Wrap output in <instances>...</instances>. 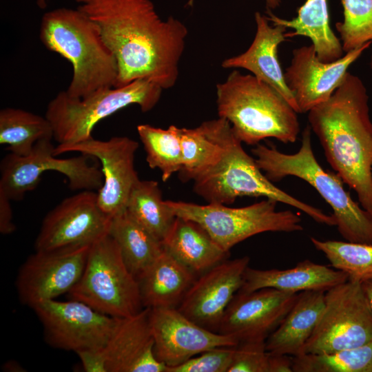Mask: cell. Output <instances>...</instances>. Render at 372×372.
<instances>
[{
    "mask_svg": "<svg viewBox=\"0 0 372 372\" xmlns=\"http://www.w3.org/2000/svg\"><path fill=\"white\" fill-rule=\"evenodd\" d=\"M37 4L41 9H45L47 7V0H37Z\"/></svg>",
    "mask_w": 372,
    "mask_h": 372,
    "instance_id": "obj_42",
    "label": "cell"
},
{
    "mask_svg": "<svg viewBox=\"0 0 372 372\" xmlns=\"http://www.w3.org/2000/svg\"><path fill=\"white\" fill-rule=\"evenodd\" d=\"M218 117L226 119L236 136L247 145L273 138L294 143L300 132L297 112L269 84L253 74L234 70L216 85Z\"/></svg>",
    "mask_w": 372,
    "mask_h": 372,
    "instance_id": "obj_4",
    "label": "cell"
},
{
    "mask_svg": "<svg viewBox=\"0 0 372 372\" xmlns=\"http://www.w3.org/2000/svg\"><path fill=\"white\" fill-rule=\"evenodd\" d=\"M298 295L273 288L238 291L225 311L218 333L232 336L238 342L266 340L282 322Z\"/></svg>",
    "mask_w": 372,
    "mask_h": 372,
    "instance_id": "obj_18",
    "label": "cell"
},
{
    "mask_svg": "<svg viewBox=\"0 0 372 372\" xmlns=\"http://www.w3.org/2000/svg\"><path fill=\"white\" fill-rule=\"evenodd\" d=\"M361 287L372 311V279L362 282Z\"/></svg>",
    "mask_w": 372,
    "mask_h": 372,
    "instance_id": "obj_40",
    "label": "cell"
},
{
    "mask_svg": "<svg viewBox=\"0 0 372 372\" xmlns=\"http://www.w3.org/2000/svg\"><path fill=\"white\" fill-rule=\"evenodd\" d=\"M101 350L87 351L77 354L85 371L105 372Z\"/></svg>",
    "mask_w": 372,
    "mask_h": 372,
    "instance_id": "obj_38",
    "label": "cell"
},
{
    "mask_svg": "<svg viewBox=\"0 0 372 372\" xmlns=\"http://www.w3.org/2000/svg\"><path fill=\"white\" fill-rule=\"evenodd\" d=\"M369 63H370V67H371V68L372 69V53H371V59H370V62H369Z\"/></svg>",
    "mask_w": 372,
    "mask_h": 372,
    "instance_id": "obj_43",
    "label": "cell"
},
{
    "mask_svg": "<svg viewBox=\"0 0 372 372\" xmlns=\"http://www.w3.org/2000/svg\"><path fill=\"white\" fill-rule=\"evenodd\" d=\"M151 308L119 318L107 343L102 349L105 372H165L156 358L150 324Z\"/></svg>",
    "mask_w": 372,
    "mask_h": 372,
    "instance_id": "obj_20",
    "label": "cell"
},
{
    "mask_svg": "<svg viewBox=\"0 0 372 372\" xmlns=\"http://www.w3.org/2000/svg\"><path fill=\"white\" fill-rule=\"evenodd\" d=\"M128 214L161 243L177 216L162 198L158 183L138 180L133 187L126 205Z\"/></svg>",
    "mask_w": 372,
    "mask_h": 372,
    "instance_id": "obj_29",
    "label": "cell"
},
{
    "mask_svg": "<svg viewBox=\"0 0 372 372\" xmlns=\"http://www.w3.org/2000/svg\"><path fill=\"white\" fill-rule=\"evenodd\" d=\"M138 147V142L127 136H113L106 141L91 137L75 143L59 144L54 154L79 152L101 162L103 183L96 192L98 204L112 218L125 210L130 194L139 180L134 167Z\"/></svg>",
    "mask_w": 372,
    "mask_h": 372,
    "instance_id": "obj_14",
    "label": "cell"
},
{
    "mask_svg": "<svg viewBox=\"0 0 372 372\" xmlns=\"http://www.w3.org/2000/svg\"><path fill=\"white\" fill-rule=\"evenodd\" d=\"M308 121L328 163L372 214V122L362 80L348 72L331 96L308 112Z\"/></svg>",
    "mask_w": 372,
    "mask_h": 372,
    "instance_id": "obj_2",
    "label": "cell"
},
{
    "mask_svg": "<svg viewBox=\"0 0 372 372\" xmlns=\"http://www.w3.org/2000/svg\"><path fill=\"white\" fill-rule=\"evenodd\" d=\"M219 160L194 180V191L209 203L229 205L242 196L265 197L293 207L318 223L335 226L333 216L277 187L243 149L231 124L223 136Z\"/></svg>",
    "mask_w": 372,
    "mask_h": 372,
    "instance_id": "obj_6",
    "label": "cell"
},
{
    "mask_svg": "<svg viewBox=\"0 0 372 372\" xmlns=\"http://www.w3.org/2000/svg\"><path fill=\"white\" fill-rule=\"evenodd\" d=\"M229 125L226 119L218 117L195 128H180L183 167L179 173L182 180H193L219 160L223 136Z\"/></svg>",
    "mask_w": 372,
    "mask_h": 372,
    "instance_id": "obj_27",
    "label": "cell"
},
{
    "mask_svg": "<svg viewBox=\"0 0 372 372\" xmlns=\"http://www.w3.org/2000/svg\"><path fill=\"white\" fill-rule=\"evenodd\" d=\"M32 309L43 325L46 342L77 354L103 349L119 318L72 299L46 300Z\"/></svg>",
    "mask_w": 372,
    "mask_h": 372,
    "instance_id": "obj_12",
    "label": "cell"
},
{
    "mask_svg": "<svg viewBox=\"0 0 372 372\" xmlns=\"http://www.w3.org/2000/svg\"><path fill=\"white\" fill-rule=\"evenodd\" d=\"M256 32L249 48L243 53L227 58L222 67L243 68L251 74L269 84L279 92L297 113H300L295 98L287 87L284 72L278 57V45L287 40L282 25L269 23L266 15L256 12L254 14Z\"/></svg>",
    "mask_w": 372,
    "mask_h": 372,
    "instance_id": "obj_21",
    "label": "cell"
},
{
    "mask_svg": "<svg viewBox=\"0 0 372 372\" xmlns=\"http://www.w3.org/2000/svg\"><path fill=\"white\" fill-rule=\"evenodd\" d=\"M162 245L166 251L196 274L203 273L229 254L198 223L178 216Z\"/></svg>",
    "mask_w": 372,
    "mask_h": 372,
    "instance_id": "obj_25",
    "label": "cell"
},
{
    "mask_svg": "<svg viewBox=\"0 0 372 372\" xmlns=\"http://www.w3.org/2000/svg\"><path fill=\"white\" fill-rule=\"evenodd\" d=\"M73 1L98 25L116 58L114 87L139 79L163 90L175 85L188 34L182 21L172 16L162 19L150 0Z\"/></svg>",
    "mask_w": 372,
    "mask_h": 372,
    "instance_id": "obj_1",
    "label": "cell"
},
{
    "mask_svg": "<svg viewBox=\"0 0 372 372\" xmlns=\"http://www.w3.org/2000/svg\"><path fill=\"white\" fill-rule=\"evenodd\" d=\"M327 0H306L298 10L296 17L288 20L267 10V18L273 25L293 30L287 38L303 36L312 41L318 58L323 62L335 61L343 56L341 41L330 27Z\"/></svg>",
    "mask_w": 372,
    "mask_h": 372,
    "instance_id": "obj_26",
    "label": "cell"
},
{
    "mask_svg": "<svg viewBox=\"0 0 372 372\" xmlns=\"http://www.w3.org/2000/svg\"><path fill=\"white\" fill-rule=\"evenodd\" d=\"M372 340V311L361 282L348 279L325 291L321 316L303 353H333Z\"/></svg>",
    "mask_w": 372,
    "mask_h": 372,
    "instance_id": "obj_10",
    "label": "cell"
},
{
    "mask_svg": "<svg viewBox=\"0 0 372 372\" xmlns=\"http://www.w3.org/2000/svg\"><path fill=\"white\" fill-rule=\"evenodd\" d=\"M371 43L369 42L349 51L339 59L329 63L318 58L312 44L294 49L284 76L300 113L308 112L328 100L344 81L350 65Z\"/></svg>",
    "mask_w": 372,
    "mask_h": 372,
    "instance_id": "obj_16",
    "label": "cell"
},
{
    "mask_svg": "<svg viewBox=\"0 0 372 372\" xmlns=\"http://www.w3.org/2000/svg\"><path fill=\"white\" fill-rule=\"evenodd\" d=\"M293 372H372V340L333 353L293 356Z\"/></svg>",
    "mask_w": 372,
    "mask_h": 372,
    "instance_id": "obj_32",
    "label": "cell"
},
{
    "mask_svg": "<svg viewBox=\"0 0 372 372\" xmlns=\"http://www.w3.org/2000/svg\"><path fill=\"white\" fill-rule=\"evenodd\" d=\"M68 293L70 299L115 318L130 317L144 308L138 280L109 234L91 245L83 273Z\"/></svg>",
    "mask_w": 372,
    "mask_h": 372,
    "instance_id": "obj_8",
    "label": "cell"
},
{
    "mask_svg": "<svg viewBox=\"0 0 372 372\" xmlns=\"http://www.w3.org/2000/svg\"><path fill=\"white\" fill-rule=\"evenodd\" d=\"M137 132L146 152V161L152 169H158L167 181L183 167L180 128L172 125L167 129L148 124L137 126Z\"/></svg>",
    "mask_w": 372,
    "mask_h": 372,
    "instance_id": "obj_31",
    "label": "cell"
},
{
    "mask_svg": "<svg viewBox=\"0 0 372 372\" xmlns=\"http://www.w3.org/2000/svg\"><path fill=\"white\" fill-rule=\"evenodd\" d=\"M111 221L98 204L97 193L83 190L46 214L35 240V251L91 245L109 234Z\"/></svg>",
    "mask_w": 372,
    "mask_h": 372,
    "instance_id": "obj_13",
    "label": "cell"
},
{
    "mask_svg": "<svg viewBox=\"0 0 372 372\" xmlns=\"http://www.w3.org/2000/svg\"><path fill=\"white\" fill-rule=\"evenodd\" d=\"M10 199L0 192V232L6 235L13 233L15 225L12 222V211Z\"/></svg>",
    "mask_w": 372,
    "mask_h": 372,
    "instance_id": "obj_37",
    "label": "cell"
},
{
    "mask_svg": "<svg viewBox=\"0 0 372 372\" xmlns=\"http://www.w3.org/2000/svg\"><path fill=\"white\" fill-rule=\"evenodd\" d=\"M91 245L35 251L21 265L17 277L21 302L32 308L69 293L83 273Z\"/></svg>",
    "mask_w": 372,
    "mask_h": 372,
    "instance_id": "obj_15",
    "label": "cell"
},
{
    "mask_svg": "<svg viewBox=\"0 0 372 372\" xmlns=\"http://www.w3.org/2000/svg\"><path fill=\"white\" fill-rule=\"evenodd\" d=\"M52 139L36 143L31 152L19 156L6 154L0 163V192L11 200H20L37 187L42 174L55 171L65 176L73 190H99L103 183L101 169L89 162L90 156L81 154L68 158H58L54 154Z\"/></svg>",
    "mask_w": 372,
    "mask_h": 372,
    "instance_id": "obj_11",
    "label": "cell"
},
{
    "mask_svg": "<svg viewBox=\"0 0 372 372\" xmlns=\"http://www.w3.org/2000/svg\"><path fill=\"white\" fill-rule=\"evenodd\" d=\"M163 90L152 81L139 79L84 98L72 97L62 90L48 104L45 116L59 144L75 143L92 137L93 128L100 121L128 105L136 104L143 112L152 110Z\"/></svg>",
    "mask_w": 372,
    "mask_h": 372,
    "instance_id": "obj_7",
    "label": "cell"
},
{
    "mask_svg": "<svg viewBox=\"0 0 372 372\" xmlns=\"http://www.w3.org/2000/svg\"><path fill=\"white\" fill-rule=\"evenodd\" d=\"M194 0H189L187 5L192 6ZM282 2V0H265L267 10H272L278 8Z\"/></svg>",
    "mask_w": 372,
    "mask_h": 372,
    "instance_id": "obj_41",
    "label": "cell"
},
{
    "mask_svg": "<svg viewBox=\"0 0 372 372\" xmlns=\"http://www.w3.org/2000/svg\"><path fill=\"white\" fill-rule=\"evenodd\" d=\"M314 247L322 252L331 264L344 272L349 280L372 279V245L339 240H321L311 237Z\"/></svg>",
    "mask_w": 372,
    "mask_h": 372,
    "instance_id": "obj_33",
    "label": "cell"
},
{
    "mask_svg": "<svg viewBox=\"0 0 372 372\" xmlns=\"http://www.w3.org/2000/svg\"><path fill=\"white\" fill-rule=\"evenodd\" d=\"M247 256L225 259L196 279L178 310L198 325L218 332L228 305L243 284Z\"/></svg>",
    "mask_w": 372,
    "mask_h": 372,
    "instance_id": "obj_19",
    "label": "cell"
},
{
    "mask_svg": "<svg viewBox=\"0 0 372 372\" xmlns=\"http://www.w3.org/2000/svg\"><path fill=\"white\" fill-rule=\"evenodd\" d=\"M196 274L164 249L138 279L143 307L178 308Z\"/></svg>",
    "mask_w": 372,
    "mask_h": 372,
    "instance_id": "obj_24",
    "label": "cell"
},
{
    "mask_svg": "<svg viewBox=\"0 0 372 372\" xmlns=\"http://www.w3.org/2000/svg\"><path fill=\"white\" fill-rule=\"evenodd\" d=\"M39 38L48 50L71 63L72 77L65 90L69 96L84 98L115 86L116 58L98 25L77 8H57L45 12L41 20Z\"/></svg>",
    "mask_w": 372,
    "mask_h": 372,
    "instance_id": "obj_3",
    "label": "cell"
},
{
    "mask_svg": "<svg viewBox=\"0 0 372 372\" xmlns=\"http://www.w3.org/2000/svg\"><path fill=\"white\" fill-rule=\"evenodd\" d=\"M109 235L115 240L125 265L137 280L163 251L162 243L126 209L112 218Z\"/></svg>",
    "mask_w": 372,
    "mask_h": 372,
    "instance_id": "obj_28",
    "label": "cell"
},
{
    "mask_svg": "<svg viewBox=\"0 0 372 372\" xmlns=\"http://www.w3.org/2000/svg\"><path fill=\"white\" fill-rule=\"evenodd\" d=\"M344 20L335 24L344 52L372 42V0H341Z\"/></svg>",
    "mask_w": 372,
    "mask_h": 372,
    "instance_id": "obj_34",
    "label": "cell"
},
{
    "mask_svg": "<svg viewBox=\"0 0 372 372\" xmlns=\"http://www.w3.org/2000/svg\"><path fill=\"white\" fill-rule=\"evenodd\" d=\"M311 131L309 125L304 129L300 147L295 154L257 144L251 152L258 166L271 182L289 176L306 181L332 208L335 226L346 241L372 245V214L353 200L337 174L325 170L317 161Z\"/></svg>",
    "mask_w": 372,
    "mask_h": 372,
    "instance_id": "obj_5",
    "label": "cell"
},
{
    "mask_svg": "<svg viewBox=\"0 0 372 372\" xmlns=\"http://www.w3.org/2000/svg\"><path fill=\"white\" fill-rule=\"evenodd\" d=\"M325 291H304L297 299L280 324L266 340L269 353L297 356L311 335L324 306Z\"/></svg>",
    "mask_w": 372,
    "mask_h": 372,
    "instance_id": "obj_23",
    "label": "cell"
},
{
    "mask_svg": "<svg viewBox=\"0 0 372 372\" xmlns=\"http://www.w3.org/2000/svg\"><path fill=\"white\" fill-rule=\"evenodd\" d=\"M54 138L53 130L45 116L15 107L0 111V144L8 145L10 152L29 154L37 142Z\"/></svg>",
    "mask_w": 372,
    "mask_h": 372,
    "instance_id": "obj_30",
    "label": "cell"
},
{
    "mask_svg": "<svg viewBox=\"0 0 372 372\" xmlns=\"http://www.w3.org/2000/svg\"><path fill=\"white\" fill-rule=\"evenodd\" d=\"M268 372H293V356L268 353Z\"/></svg>",
    "mask_w": 372,
    "mask_h": 372,
    "instance_id": "obj_39",
    "label": "cell"
},
{
    "mask_svg": "<svg viewBox=\"0 0 372 372\" xmlns=\"http://www.w3.org/2000/svg\"><path fill=\"white\" fill-rule=\"evenodd\" d=\"M266 340H253L238 342L228 372H268Z\"/></svg>",
    "mask_w": 372,
    "mask_h": 372,
    "instance_id": "obj_36",
    "label": "cell"
},
{
    "mask_svg": "<svg viewBox=\"0 0 372 372\" xmlns=\"http://www.w3.org/2000/svg\"><path fill=\"white\" fill-rule=\"evenodd\" d=\"M165 202L176 216L198 223L228 252L238 243L260 233L303 230L299 215L291 210L278 211V202L273 199L266 198L242 207L216 203Z\"/></svg>",
    "mask_w": 372,
    "mask_h": 372,
    "instance_id": "obj_9",
    "label": "cell"
},
{
    "mask_svg": "<svg viewBox=\"0 0 372 372\" xmlns=\"http://www.w3.org/2000/svg\"><path fill=\"white\" fill-rule=\"evenodd\" d=\"M348 279L344 272L308 259L287 269H257L248 266L238 292L249 293L262 288L294 293L311 290L327 291Z\"/></svg>",
    "mask_w": 372,
    "mask_h": 372,
    "instance_id": "obj_22",
    "label": "cell"
},
{
    "mask_svg": "<svg viewBox=\"0 0 372 372\" xmlns=\"http://www.w3.org/2000/svg\"><path fill=\"white\" fill-rule=\"evenodd\" d=\"M150 324L155 355L166 369L178 366L205 351L238 344L232 336L198 325L177 308H151Z\"/></svg>",
    "mask_w": 372,
    "mask_h": 372,
    "instance_id": "obj_17",
    "label": "cell"
},
{
    "mask_svg": "<svg viewBox=\"0 0 372 372\" xmlns=\"http://www.w3.org/2000/svg\"><path fill=\"white\" fill-rule=\"evenodd\" d=\"M236 346L205 351L178 366L167 367L165 372H228Z\"/></svg>",
    "mask_w": 372,
    "mask_h": 372,
    "instance_id": "obj_35",
    "label": "cell"
}]
</instances>
